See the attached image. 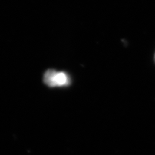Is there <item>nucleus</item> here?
I'll return each mask as SVG.
<instances>
[{"label": "nucleus", "mask_w": 155, "mask_h": 155, "mask_svg": "<svg viewBox=\"0 0 155 155\" xmlns=\"http://www.w3.org/2000/svg\"><path fill=\"white\" fill-rule=\"evenodd\" d=\"M44 82L50 87L67 86L70 83L69 76L64 72H58L54 70H48L44 75Z\"/></svg>", "instance_id": "1"}]
</instances>
